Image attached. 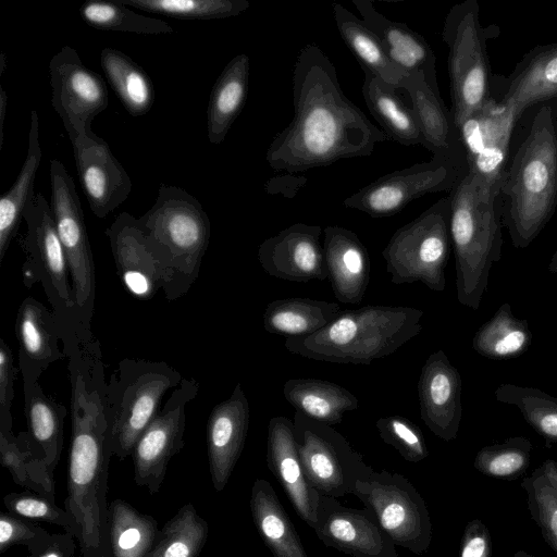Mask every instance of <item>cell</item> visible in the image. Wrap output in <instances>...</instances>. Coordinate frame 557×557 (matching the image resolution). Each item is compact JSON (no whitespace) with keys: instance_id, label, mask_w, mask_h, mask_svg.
Instances as JSON below:
<instances>
[{"instance_id":"6da1fadb","label":"cell","mask_w":557,"mask_h":557,"mask_svg":"<svg viewBox=\"0 0 557 557\" xmlns=\"http://www.w3.org/2000/svg\"><path fill=\"white\" fill-rule=\"evenodd\" d=\"M294 117L270 143L265 160L288 173L369 157L389 140L343 92L336 69L320 47L306 44L292 76Z\"/></svg>"},{"instance_id":"7a4b0ae2","label":"cell","mask_w":557,"mask_h":557,"mask_svg":"<svg viewBox=\"0 0 557 557\" xmlns=\"http://www.w3.org/2000/svg\"><path fill=\"white\" fill-rule=\"evenodd\" d=\"M71 447L64 509L82 557H112L107 503L110 426L107 384L94 376L71 382Z\"/></svg>"},{"instance_id":"3957f363","label":"cell","mask_w":557,"mask_h":557,"mask_svg":"<svg viewBox=\"0 0 557 557\" xmlns=\"http://www.w3.org/2000/svg\"><path fill=\"white\" fill-rule=\"evenodd\" d=\"M498 205L515 248H527L557 206V101L525 110L517 120Z\"/></svg>"},{"instance_id":"277c9868","label":"cell","mask_w":557,"mask_h":557,"mask_svg":"<svg viewBox=\"0 0 557 557\" xmlns=\"http://www.w3.org/2000/svg\"><path fill=\"white\" fill-rule=\"evenodd\" d=\"M423 310L368 305L341 310L312 335L285 339L286 349L315 361L370 364L393 355L422 331Z\"/></svg>"},{"instance_id":"5b68a950","label":"cell","mask_w":557,"mask_h":557,"mask_svg":"<svg viewBox=\"0 0 557 557\" xmlns=\"http://www.w3.org/2000/svg\"><path fill=\"white\" fill-rule=\"evenodd\" d=\"M448 195L457 299L462 306L478 310L491 268L502 258L498 189L468 171Z\"/></svg>"},{"instance_id":"8992f818","label":"cell","mask_w":557,"mask_h":557,"mask_svg":"<svg viewBox=\"0 0 557 557\" xmlns=\"http://www.w3.org/2000/svg\"><path fill=\"white\" fill-rule=\"evenodd\" d=\"M137 221L171 271L164 296L174 301L189 290L199 275L210 242V219L191 194L161 184L154 203Z\"/></svg>"},{"instance_id":"52a82bcc","label":"cell","mask_w":557,"mask_h":557,"mask_svg":"<svg viewBox=\"0 0 557 557\" xmlns=\"http://www.w3.org/2000/svg\"><path fill=\"white\" fill-rule=\"evenodd\" d=\"M183 380L165 361L124 358L107 383V407L112 456L120 460L133 448L161 410L165 393Z\"/></svg>"},{"instance_id":"ba28073f","label":"cell","mask_w":557,"mask_h":557,"mask_svg":"<svg viewBox=\"0 0 557 557\" xmlns=\"http://www.w3.org/2000/svg\"><path fill=\"white\" fill-rule=\"evenodd\" d=\"M442 38L448 48L451 113L459 127L494 101L487 33L481 24L476 0H465L450 8Z\"/></svg>"},{"instance_id":"9c48e42d","label":"cell","mask_w":557,"mask_h":557,"mask_svg":"<svg viewBox=\"0 0 557 557\" xmlns=\"http://www.w3.org/2000/svg\"><path fill=\"white\" fill-rule=\"evenodd\" d=\"M449 218L448 195L393 234L382 251L393 284L420 282L433 292L445 290L451 246Z\"/></svg>"},{"instance_id":"30bf717a","label":"cell","mask_w":557,"mask_h":557,"mask_svg":"<svg viewBox=\"0 0 557 557\" xmlns=\"http://www.w3.org/2000/svg\"><path fill=\"white\" fill-rule=\"evenodd\" d=\"M26 232L18 237L25 253L24 284L40 283L52 310L63 325L81 322L75 306L69 262L60 240L50 205L35 194L23 215ZM82 323V322H81Z\"/></svg>"},{"instance_id":"8fae6325","label":"cell","mask_w":557,"mask_h":557,"mask_svg":"<svg viewBox=\"0 0 557 557\" xmlns=\"http://www.w3.org/2000/svg\"><path fill=\"white\" fill-rule=\"evenodd\" d=\"M352 495L370 510L396 546L416 555L429 550L431 516L422 495L406 476L373 470L356 482Z\"/></svg>"},{"instance_id":"7c38bea8","label":"cell","mask_w":557,"mask_h":557,"mask_svg":"<svg viewBox=\"0 0 557 557\" xmlns=\"http://www.w3.org/2000/svg\"><path fill=\"white\" fill-rule=\"evenodd\" d=\"M293 422L304 473L320 495L339 498L352 494L356 482L373 472L332 425L299 412Z\"/></svg>"},{"instance_id":"4fadbf2b","label":"cell","mask_w":557,"mask_h":557,"mask_svg":"<svg viewBox=\"0 0 557 557\" xmlns=\"http://www.w3.org/2000/svg\"><path fill=\"white\" fill-rule=\"evenodd\" d=\"M50 207L69 262L76 312L81 322L90 327L96 301V268L74 181L58 159L50 162Z\"/></svg>"},{"instance_id":"5bb4252c","label":"cell","mask_w":557,"mask_h":557,"mask_svg":"<svg viewBox=\"0 0 557 557\" xmlns=\"http://www.w3.org/2000/svg\"><path fill=\"white\" fill-rule=\"evenodd\" d=\"M49 74L52 107L72 146L94 139L97 135L91 131V123L109 103L102 76L85 66L78 52L70 46H63L51 58Z\"/></svg>"},{"instance_id":"9a60e30c","label":"cell","mask_w":557,"mask_h":557,"mask_svg":"<svg viewBox=\"0 0 557 557\" xmlns=\"http://www.w3.org/2000/svg\"><path fill=\"white\" fill-rule=\"evenodd\" d=\"M467 173L450 161L433 157L385 174L345 198L343 205L373 218L391 216L421 196L450 193Z\"/></svg>"},{"instance_id":"2e32d148","label":"cell","mask_w":557,"mask_h":557,"mask_svg":"<svg viewBox=\"0 0 557 557\" xmlns=\"http://www.w3.org/2000/svg\"><path fill=\"white\" fill-rule=\"evenodd\" d=\"M199 388L196 379H183L133 448L134 481L151 495L160 491L171 458L184 447L186 405Z\"/></svg>"},{"instance_id":"e0dca14e","label":"cell","mask_w":557,"mask_h":557,"mask_svg":"<svg viewBox=\"0 0 557 557\" xmlns=\"http://www.w3.org/2000/svg\"><path fill=\"white\" fill-rule=\"evenodd\" d=\"M121 282L129 293L151 299L171 283V271L145 236L137 218L120 213L106 230Z\"/></svg>"},{"instance_id":"ac0fdd59","label":"cell","mask_w":557,"mask_h":557,"mask_svg":"<svg viewBox=\"0 0 557 557\" xmlns=\"http://www.w3.org/2000/svg\"><path fill=\"white\" fill-rule=\"evenodd\" d=\"M313 531L321 542L351 557H399L397 546L368 510L320 495Z\"/></svg>"},{"instance_id":"d6986e66","label":"cell","mask_w":557,"mask_h":557,"mask_svg":"<svg viewBox=\"0 0 557 557\" xmlns=\"http://www.w3.org/2000/svg\"><path fill=\"white\" fill-rule=\"evenodd\" d=\"M321 234L319 225L292 224L259 245L258 261L269 275L280 280L324 281L327 271Z\"/></svg>"},{"instance_id":"ffe728a7","label":"cell","mask_w":557,"mask_h":557,"mask_svg":"<svg viewBox=\"0 0 557 557\" xmlns=\"http://www.w3.org/2000/svg\"><path fill=\"white\" fill-rule=\"evenodd\" d=\"M517 120L513 113L493 101L458 127L468 171L498 193Z\"/></svg>"},{"instance_id":"44dd1931","label":"cell","mask_w":557,"mask_h":557,"mask_svg":"<svg viewBox=\"0 0 557 557\" xmlns=\"http://www.w3.org/2000/svg\"><path fill=\"white\" fill-rule=\"evenodd\" d=\"M495 103L517 119L534 106L557 101V42L529 50L504 77H494Z\"/></svg>"},{"instance_id":"7402d4cb","label":"cell","mask_w":557,"mask_h":557,"mask_svg":"<svg viewBox=\"0 0 557 557\" xmlns=\"http://www.w3.org/2000/svg\"><path fill=\"white\" fill-rule=\"evenodd\" d=\"M462 381L443 350L431 354L418 380L420 417L428 429L445 442L457 437L461 417Z\"/></svg>"},{"instance_id":"603a6c76","label":"cell","mask_w":557,"mask_h":557,"mask_svg":"<svg viewBox=\"0 0 557 557\" xmlns=\"http://www.w3.org/2000/svg\"><path fill=\"white\" fill-rule=\"evenodd\" d=\"M250 408L240 383L211 411L206 429L209 472L222 492L240 457L248 434Z\"/></svg>"},{"instance_id":"cb8c5ba5","label":"cell","mask_w":557,"mask_h":557,"mask_svg":"<svg viewBox=\"0 0 557 557\" xmlns=\"http://www.w3.org/2000/svg\"><path fill=\"white\" fill-rule=\"evenodd\" d=\"M81 186L91 212L104 219L123 203L132 191V181L111 152L107 141L94 139L73 146Z\"/></svg>"},{"instance_id":"d4e9b609","label":"cell","mask_w":557,"mask_h":557,"mask_svg":"<svg viewBox=\"0 0 557 557\" xmlns=\"http://www.w3.org/2000/svg\"><path fill=\"white\" fill-rule=\"evenodd\" d=\"M267 463L298 517L313 530L320 494L306 479L297 448L294 422L287 417L276 416L269 421Z\"/></svg>"},{"instance_id":"484cf974","label":"cell","mask_w":557,"mask_h":557,"mask_svg":"<svg viewBox=\"0 0 557 557\" xmlns=\"http://www.w3.org/2000/svg\"><path fill=\"white\" fill-rule=\"evenodd\" d=\"M421 133V145L433 157L450 161L468 171L465 148L451 110L426 83L421 73H410L404 81Z\"/></svg>"},{"instance_id":"4316f807","label":"cell","mask_w":557,"mask_h":557,"mask_svg":"<svg viewBox=\"0 0 557 557\" xmlns=\"http://www.w3.org/2000/svg\"><path fill=\"white\" fill-rule=\"evenodd\" d=\"M15 334L23 382L38 381L50 364L66 357L60 348L62 323L53 310L33 297H26L18 307Z\"/></svg>"},{"instance_id":"83f0119b","label":"cell","mask_w":557,"mask_h":557,"mask_svg":"<svg viewBox=\"0 0 557 557\" xmlns=\"http://www.w3.org/2000/svg\"><path fill=\"white\" fill-rule=\"evenodd\" d=\"M324 260L335 298L358 305L370 281V258L366 246L350 230L330 225L324 230Z\"/></svg>"},{"instance_id":"f1b7e54d","label":"cell","mask_w":557,"mask_h":557,"mask_svg":"<svg viewBox=\"0 0 557 557\" xmlns=\"http://www.w3.org/2000/svg\"><path fill=\"white\" fill-rule=\"evenodd\" d=\"M352 3L393 63L408 74L421 73L432 89L440 92L435 55L424 37L404 23L391 21L370 0H352Z\"/></svg>"},{"instance_id":"f546056e","label":"cell","mask_w":557,"mask_h":557,"mask_svg":"<svg viewBox=\"0 0 557 557\" xmlns=\"http://www.w3.org/2000/svg\"><path fill=\"white\" fill-rule=\"evenodd\" d=\"M249 507L253 524L273 557H309L271 483L257 479Z\"/></svg>"},{"instance_id":"4dcf8cb0","label":"cell","mask_w":557,"mask_h":557,"mask_svg":"<svg viewBox=\"0 0 557 557\" xmlns=\"http://www.w3.org/2000/svg\"><path fill=\"white\" fill-rule=\"evenodd\" d=\"M250 59L235 55L216 78L207 110V133L211 144H221L242 112L248 92Z\"/></svg>"},{"instance_id":"1f68e13d","label":"cell","mask_w":557,"mask_h":557,"mask_svg":"<svg viewBox=\"0 0 557 557\" xmlns=\"http://www.w3.org/2000/svg\"><path fill=\"white\" fill-rule=\"evenodd\" d=\"M283 396L299 412L330 425L343 421L346 412L358 409V398L344 386L313 377L289 379Z\"/></svg>"},{"instance_id":"d6a6232c","label":"cell","mask_w":557,"mask_h":557,"mask_svg":"<svg viewBox=\"0 0 557 557\" xmlns=\"http://www.w3.org/2000/svg\"><path fill=\"white\" fill-rule=\"evenodd\" d=\"M23 385L29 441L54 471L63 448L66 407L48 396L38 381L23 382Z\"/></svg>"},{"instance_id":"836d02e7","label":"cell","mask_w":557,"mask_h":557,"mask_svg":"<svg viewBox=\"0 0 557 557\" xmlns=\"http://www.w3.org/2000/svg\"><path fill=\"white\" fill-rule=\"evenodd\" d=\"M41 158L39 117L37 111L33 109L26 158L14 184L0 198V263L17 234L27 205L35 196L34 185Z\"/></svg>"},{"instance_id":"e575fe53","label":"cell","mask_w":557,"mask_h":557,"mask_svg":"<svg viewBox=\"0 0 557 557\" xmlns=\"http://www.w3.org/2000/svg\"><path fill=\"white\" fill-rule=\"evenodd\" d=\"M336 27L345 45L367 71L398 88L409 75L395 65L379 38L364 22L339 3L332 5Z\"/></svg>"},{"instance_id":"d590c367","label":"cell","mask_w":557,"mask_h":557,"mask_svg":"<svg viewBox=\"0 0 557 557\" xmlns=\"http://www.w3.org/2000/svg\"><path fill=\"white\" fill-rule=\"evenodd\" d=\"M363 73V99L388 139L404 146L421 144L414 112L403 101L397 88L367 71Z\"/></svg>"},{"instance_id":"8d00e7d4","label":"cell","mask_w":557,"mask_h":557,"mask_svg":"<svg viewBox=\"0 0 557 557\" xmlns=\"http://www.w3.org/2000/svg\"><path fill=\"white\" fill-rule=\"evenodd\" d=\"M336 302L302 297L276 299L263 312V327L270 334L309 336L321 330L341 311Z\"/></svg>"},{"instance_id":"74e56055","label":"cell","mask_w":557,"mask_h":557,"mask_svg":"<svg viewBox=\"0 0 557 557\" xmlns=\"http://www.w3.org/2000/svg\"><path fill=\"white\" fill-rule=\"evenodd\" d=\"M100 64L106 77L125 110L132 116L147 114L156 99V91L146 71L124 52L103 48Z\"/></svg>"},{"instance_id":"f35d334b","label":"cell","mask_w":557,"mask_h":557,"mask_svg":"<svg viewBox=\"0 0 557 557\" xmlns=\"http://www.w3.org/2000/svg\"><path fill=\"white\" fill-rule=\"evenodd\" d=\"M0 462L14 483L55 503L53 471L34 449L28 433L0 430Z\"/></svg>"},{"instance_id":"ab89813d","label":"cell","mask_w":557,"mask_h":557,"mask_svg":"<svg viewBox=\"0 0 557 557\" xmlns=\"http://www.w3.org/2000/svg\"><path fill=\"white\" fill-rule=\"evenodd\" d=\"M108 525L112 557H147L160 530L152 516L121 498L109 504Z\"/></svg>"},{"instance_id":"60d3db41","label":"cell","mask_w":557,"mask_h":557,"mask_svg":"<svg viewBox=\"0 0 557 557\" xmlns=\"http://www.w3.org/2000/svg\"><path fill=\"white\" fill-rule=\"evenodd\" d=\"M532 332L528 321L513 315L511 306L503 304L472 338V348L493 360L521 356L531 345Z\"/></svg>"},{"instance_id":"b9f144b4","label":"cell","mask_w":557,"mask_h":557,"mask_svg":"<svg viewBox=\"0 0 557 557\" xmlns=\"http://www.w3.org/2000/svg\"><path fill=\"white\" fill-rule=\"evenodd\" d=\"M208 535L207 520L187 503L159 530L147 557H199Z\"/></svg>"},{"instance_id":"7bdbcfd3","label":"cell","mask_w":557,"mask_h":557,"mask_svg":"<svg viewBox=\"0 0 557 557\" xmlns=\"http://www.w3.org/2000/svg\"><path fill=\"white\" fill-rule=\"evenodd\" d=\"M521 486L532 520L540 528L545 542L557 553V461L546 459Z\"/></svg>"},{"instance_id":"ee69618b","label":"cell","mask_w":557,"mask_h":557,"mask_svg":"<svg viewBox=\"0 0 557 557\" xmlns=\"http://www.w3.org/2000/svg\"><path fill=\"white\" fill-rule=\"evenodd\" d=\"M79 14L85 23L100 30L137 35L171 34L174 30L165 21L138 14L119 0L86 1L81 5Z\"/></svg>"},{"instance_id":"f6af8a7d","label":"cell","mask_w":557,"mask_h":557,"mask_svg":"<svg viewBox=\"0 0 557 557\" xmlns=\"http://www.w3.org/2000/svg\"><path fill=\"white\" fill-rule=\"evenodd\" d=\"M495 398L516 406L546 445L557 443V397L536 387L503 383L496 388Z\"/></svg>"},{"instance_id":"bcb514c9","label":"cell","mask_w":557,"mask_h":557,"mask_svg":"<svg viewBox=\"0 0 557 557\" xmlns=\"http://www.w3.org/2000/svg\"><path fill=\"white\" fill-rule=\"evenodd\" d=\"M141 11L181 20H215L237 16L247 11V0H119Z\"/></svg>"},{"instance_id":"7dc6e473","label":"cell","mask_w":557,"mask_h":557,"mask_svg":"<svg viewBox=\"0 0 557 557\" xmlns=\"http://www.w3.org/2000/svg\"><path fill=\"white\" fill-rule=\"evenodd\" d=\"M532 443L524 436L509 437L502 443L481 448L474 458V468L491 478L517 480L531 463Z\"/></svg>"},{"instance_id":"c3c4849f","label":"cell","mask_w":557,"mask_h":557,"mask_svg":"<svg viewBox=\"0 0 557 557\" xmlns=\"http://www.w3.org/2000/svg\"><path fill=\"white\" fill-rule=\"evenodd\" d=\"M381 440L394 447L409 462H420L429 456L421 429L410 419L392 414L376 420Z\"/></svg>"},{"instance_id":"681fc988","label":"cell","mask_w":557,"mask_h":557,"mask_svg":"<svg viewBox=\"0 0 557 557\" xmlns=\"http://www.w3.org/2000/svg\"><path fill=\"white\" fill-rule=\"evenodd\" d=\"M2 500L8 511L15 516L55 524L75 536V527L67 511L40 494L13 492L4 495Z\"/></svg>"},{"instance_id":"f907efd6","label":"cell","mask_w":557,"mask_h":557,"mask_svg":"<svg viewBox=\"0 0 557 557\" xmlns=\"http://www.w3.org/2000/svg\"><path fill=\"white\" fill-rule=\"evenodd\" d=\"M50 533L38 524L11 512L0 515V554L15 545H23L29 553L40 546Z\"/></svg>"},{"instance_id":"816d5d0a","label":"cell","mask_w":557,"mask_h":557,"mask_svg":"<svg viewBox=\"0 0 557 557\" xmlns=\"http://www.w3.org/2000/svg\"><path fill=\"white\" fill-rule=\"evenodd\" d=\"M15 369L13 355L5 342L0 339V430L12 431L11 406L14 397Z\"/></svg>"},{"instance_id":"f5cc1de1","label":"cell","mask_w":557,"mask_h":557,"mask_svg":"<svg viewBox=\"0 0 557 557\" xmlns=\"http://www.w3.org/2000/svg\"><path fill=\"white\" fill-rule=\"evenodd\" d=\"M459 557H492V541L487 527L479 519L465 528Z\"/></svg>"},{"instance_id":"db71d44e","label":"cell","mask_w":557,"mask_h":557,"mask_svg":"<svg viewBox=\"0 0 557 557\" xmlns=\"http://www.w3.org/2000/svg\"><path fill=\"white\" fill-rule=\"evenodd\" d=\"M76 539L69 532L50 533L28 557H82L76 555Z\"/></svg>"},{"instance_id":"11a10c76","label":"cell","mask_w":557,"mask_h":557,"mask_svg":"<svg viewBox=\"0 0 557 557\" xmlns=\"http://www.w3.org/2000/svg\"><path fill=\"white\" fill-rule=\"evenodd\" d=\"M9 97L7 96L5 89L1 86L0 88V149L3 146L4 140V121L8 109Z\"/></svg>"},{"instance_id":"9f6ffc18","label":"cell","mask_w":557,"mask_h":557,"mask_svg":"<svg viewBox=\"0 0 557 557\" xmlns=\"http://www.w3.org/2000/svg\"><path fill=\"white\" fill-rule=\"evenodd\" d=\"M548 271L552 274L557 273V248H556L555 252L553 253L550 261L548 263Z\"/></svg>"},{"instance_id":"6f0895ef","label":"cell","mask_w":557,"mask_h":557,"mask_svg":"<svg viewBox=\"0 0 557 557\" xmlns=\"http://www.w3.org/2000/svg\"><path fill=\"white\" fill-rule=\"evenodd\" d=\"M512 557H534L524 550H517Z\"/></svg>"},{"instance_id":"680465c9","label":"cell","mask_w":557,"mask_h":557,"mask_svg":"<svg viewBox=\"0 0 557 557\" xmlns=\"http://www.w3.org/2000/svg\"><path fill=\"white\" fill-rule=\"evenodd\" d=\"M0 62H1L0 73L2 75V73H3V71L5 69V63H7V61H5V53L4 52H1V61Z\"/></svg>"}]
</instances>
